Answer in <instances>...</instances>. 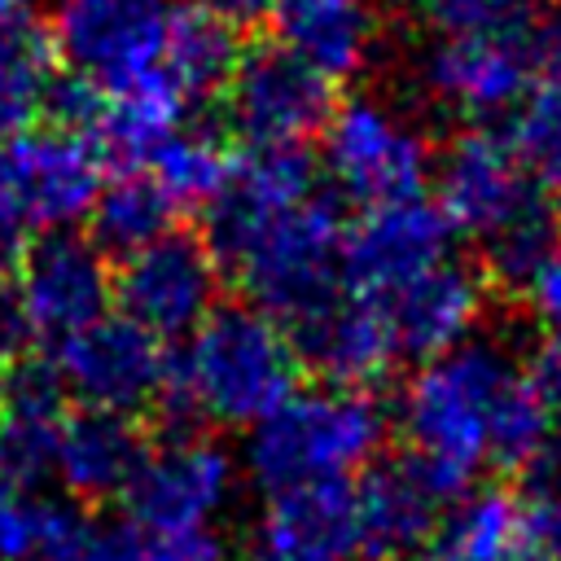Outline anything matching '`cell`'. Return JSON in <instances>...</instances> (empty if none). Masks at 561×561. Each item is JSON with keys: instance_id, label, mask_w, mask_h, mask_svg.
<instances>
[{"instance_id": "11", "label": "cell", "mask_w": 561, "mask_h": 561, "mask_svg": "<svg viewBox=\"0 0 561 561\" xmlns=\"http://www.w3.org/2000/svg\"><path fill=\"white\" fill-rule=\"evenodd\" d=\"M53 373L83 408L131 416L167 394L171 364L153 333L131 324L127 316L105 311L101 320L57 342Z\"/></svg>"}, {"instance_id": "19", "label": "cell", "mask_w": 561, "mask_h": 561, "mask_svg": "<svg viewBox=\"0 0 561 561\" xmlns=\"http://www.w3.org/2000/svg\"><path fill=\"white\" fill-rule=\"evenodd\" d=\"M289 337L294 351L333 386H368L399 359L381 307L359 294H337L324 311L289 329Z\"/></svg>"}, {"instance_id": "26", "label": "cell", "mask_w": 561, "mask_h": 561, "mask_svg": "<svg viewBox=\"0 0 561 561\" xmlns=\"http://www.w3.org/2000/svg\"><path fill=\"white\" fill-rule=\"evenodd\" d=\"M237 61H241V44L224 18H215L197 0L175 4L171 26H167V44H162V70L175 79V88L188 101L224 92Z\"/></svg>"}, {"instance_id": "38", "label": "cell", "mask_w": 561, "mask_h": 561, "mask_svg": "<svg viewBox=\"0 0 561 561\" xmlns=\"http://www.w3.org/2000/svg\"><path fill=\"white\" fill-rule=\"evenodd\" d=\"M535 39H539V66L561 70V0L548 4V18L543 26H535Z\"/></svg>"}, {"instance_id": "24", "label": "cell", "mask_w": 561, "mask_h": 561, "mask_svg": "<svg viewBox=\"0 0 561 561\" xmlns=\"http://www.w3.org/2000/svg\"><path fill=\"white\" fill-rule=\"evenodd\" d=\"M408 561H526L522 500L495 486L451 495Z\"/></svg>"}, {"instance_id": "13", "label": "cell", "mask_w": 561, "mask_h": 561, "mask_svg": "<svg viewBox=\"0 0 561 561\" xmlns=\"http://www.w3.org/2000/svg\"><path fill=\"white\" fill-rule=\"evenodd\" d=\"M224 92L228 123L250 149H302L333 114V83L280 44L241 53Z\"/></svg>"}, {"instance_id": "17", "label": "cell", "mask_w": 561, "mask_h": 561, "mask_svg": "<svg viewBox=\"0 0 561 561\" xmlns=\"http://www.w3.org/2000/svg\"><path fill=\"white\" fill-rule=\"evenodd\" d=\"M254 548L272 561H359L351 482H302L267 491Z\"/></svg>"}, {"instance_id": "35", "label": "cell", "mask_w": 561, "mask_h": 561, "mask_svg": "<svg viewBox=\"0 0 561 561\" xmlns=\"http://www.w3.org/2000/svg\"><path fill=\"white\" fill-rule=\"evenodd\" d=\"M430 18L443 31L517 26V22H535V0H434Z\"/></svg>"}, {"instance_id": "31", "label": "cell", "mask_w": 561, "mask_h": 561, "mask_svg": "<svg viewBox=\"0 0 561 561\" xmlns=\"http://www.w3.org/2000/svg\"><path fill=\"white\" fill-rule=\"evenodd\" d=\"M61 504L44 500L35 486H0V561H35L48 543Z\"/></svg>"}, {"instance_id": "20", "label": "cell", "mask_w": 561, "mask_h": 561, "mask_svg": "<svg viewBox=\"0 0 561 561\" xmlns=\"http://www.w3.org/2000/svg\"><path fill=\"white\" fill-rule=\"evenodd\" d=\"M66 386L53 364H13L0 381V482L35 486L53 473V447L66 421Z\"/></svg>"}, {"instance_id": "40", "label": "cell", "mask_w": 561, "mask_h": 561, "mask_svg": "<svg viewBox=\"0 0 561 561\" xmlns=\"http://www.w3.org/2000/svg\"><path fill=\"white\" fill-rule=\"evenodd\" d=\"M0 224L18 228L13 210H9V131H0ZM22 232V228H18Z\"/></svg>"}, {"instance_id": "18", "label": "cell", "mask_w": 561, "mask_h": 561, "mask_svg": "<svg viewBox=\"0 0 561 561\" xmlns=\"http://www.w3.org/2000/svg\"><path fill=\"white\" fill-rule=\"evenodd\" d=\"M355 495V539L359 561H408L438 517V504L451 500L416 460L373 465Z\"/></svg>"}, {"instance_id": "15", "label": "cell", "mask_w": 561, "mask_h": 561, "mask_svg": "<svg viewBox=\"0 0 561 561\" xmlns=\"http://www.w3.org/2000/svg\"><path fill=\"white\" fill-rule=\"evenodd\" d=\"M451 224L425 197L364 206L342 232V285L359 298H386L416 272L451 254Z\"/></svg>"}, {"instance_id": "8", "label": "cell", "mask_w": 561, "mask_h": 561, "mask_svg": "<svg viewBox=\"0 0 561 561\" xmlns=\"http://www.w3.org/2000/svg\"><path fill=\"white\" fill-rule=\"evenodd\" d=\"M539 75L535 22L443 31L421 61V79L434 101L465 118L513 114Z\"/></svg>"}, {"instance_id": "4", "label": "cell", "mask_w": 561, "mask_h": 561, "mask_svg": "<svg viewBox=\"0 0 561 561\" xmlns=\"http://www.w3.org/2000/svg\"><path fill=\"white\" fill-rule=\"evenodd\" d=\"M386 443V412L364 386H307L250 425L245 469L263 491L346 482Z\"/></svg>"}, {"instance_id": "32", "label": "cell", "mask_w": 561, "mask_h": 561, "mask_svg": "<svg viewBox=\"0 0 561 561\" xmlns=\"http://www.w3.org/2000/svg\"><path fill=\"white\" fill-rule=\"evenodd\" d=\"M552 215H539V219H526V224H513L504 228L500 237L482 241L486 250V276L504 289H526V280L535 276V267L543 263V254L552 250Z\"/></svg>"}, {"instance_id": "22", "label": "cell", "mask_w": 561, "mask_h": 561, "mask_svg": "<svg viewBox=\"0 0 561 561\" xmlns=\"http://www.w3.org/2000/svg\"><path fill=\"white\" fill-rule=\"evenodd\" d=\"M184 110L188 96L175 88V79L158 66L114 92H101L96 118L88 127V140L96 145V153L123 171H136L149 162V153L175 131L184 127Z\"/></svg>"}, {"instance_id": "34", "label": "cell", "mask_w": 561, "mask_h": 561, "mask_svg": "<svg viewBox=\"0 0 561 561\" xmlns=\"http://www.w3.org/2000/svg\"><path fill=\"white\" fill-rule=\"evenodd\" d=\"M131 561H232L219 526H127Z\"/></svg>"}, {"instance_id": "36", "label": "cell", "mask_w": 561, "mask_h": 561, "mask_svg": "<svg viewBox=\"0 0 561 561\" xmlns=\"http://www.w3.org/2000/svg\"><path fill=\"white\" fill-rule=\"evenodd\" d=\"M526 561H561V478H548L530 500H522Z\"/></svg>"}, {"instance_id": "39", "label": "cell", "mask_w": 561, "mask_h": 561, "mask_svg": "<svg viewBox=\"0 0 561 561\" xmlns=\"http://www.w3.org/2000/svg\"><path fill=\"white\" fill-rule=\"evenodd\" d=\"M26 337H31V333H26V324H22L18 307H13V298L0 294V351H18Z\"/></svg>"}, {"instance_id": "9", "label": "cell", "mask_w": 561, "mask_h": 561, "mask_svg": "<svg viewBox=\"0 0 561 561\" xmlns=\"http://www.w3.org/2000/svg\"><path fill=\"white\" fill-rule=\"evenodd\" d=\"M13 267L18 280L9 298L31 337L61 342L101 320L114 302V272L105 263V250L70 228L44 232L39 241L22 245Z\"/></svg>"}, {"instance_id": "42", "label": "cell", "mask_w": 561, "mask_h": 561, "mask_svg": "<svg viewBox=\"0 0 561 561\" xmlns=\"http://www.w3.org/2000/svg\"><path fill=\"white\" fill-rule=\"evenodd\" d=\"M31 9H35V0H0V26L31 18Z\"/></svg>"}, {"instance_id": "28", "label": "cell", "mask_w": 561, "mask_h": 561, "mask_svg": "<svg viewBox=\"0 0 561 561\" xmlns=\"http://www.w3.org/2000/svg\"><path fill=\"white\" fill-rule=\"evenodd\" d=\"M171 219H175V206L140 171H123L114 184H101V193L88 210L92 241L101 250H118V254H131V250L158 241L162 232H171Z\"/></svg>"}, {"instance_id": "23", "label": "cell", "mask_w": 561, "mask_h": 561, "mask_svg": "<svg viewBox=\"0 0 561 561\" xmlns=\"http://www.w3.org/2000/svg\"><path fill=\"white\" fill-rule=\"evenodd\" d=\"M140 451L145 443L131 416L83 408L79 416L61 421V434L53 447V478L79 500H110V495H123V486L131 482Z\"/></svg>"}, {"instance_id": "29", "label": "cell", "mask_w": 561, "mask_h": 561, "mask_svg": "<svg viewBox=\"0 0 561 561\" xmlns=\"http://www.w3.org/2000/svg\"><path fill=\"white\" fill-rule=\"evenodd\" d=\"M526 307L535 316L539 329V386L543 399L552 408V456L561 460V241H552V250L543 254V263L535 267V276L526 280Z\"/></svg>"}, {"instance_id": "7", "label": "cell", "mask_w": 561, "mask_h": 561, "mask_svg": "<svg viewBox=\"0 0 561 561\" xmlns=\"http://www.w3.org/2000/svg\"><path fill=\"white\" fill-rule=\"evenodd\" d=\"M175 0H57L53 53L57 61L114 92L162 66V44Z\"/></svg>"}, {"instance_id": "33", "label": "cell", "mask_w": 561, "mask_h": 561, "mask_svg": "<svg viewBox=\"0 0 561 561\" xmlns=\"http://www.w3.org/2000/svg\"><path fill=\"white\" fill-rule=\"evenodd\" d=\"M35 561H131V535L127 526H101V522H88L61 508Z\"/></svg>"}, {"instance_id": "27", "label": "cell", "mask_w": 561, "mask_h": 561, "mask_svg": "<svg viewBox=\"0 0 561 561\" xmlns=\"http://www.w3.org/2000/svg\"><path fill=\"white\" fill-rule=\"evenodd\" d=\"M53 83H57L53 39L26 18L0 26V131L31 127L44 114Z\"/></svg>"}, {"instance_id": "16", "label": "cell", "mask_w": 561, "mask_h": 561, "mask_svg": "<svg viewBox=\"0 0 561 561\" xmlns=\"http://www.w3.org/2000/svg\"><path fill=\"white\" fill-rule=\"evenodd\" d=\"M373 302L386 316L394 351L412 359H430L478 333V320L486 311V280L482 272L447 254Z\"/></svg>"}, {"instance_id": "25", "label": "cell", "mask_w": 561, "mask_h": 561, "mask_svg": "<svg viewBox=\"0 0 561 561\" xmlns=\"http://www.w3.org/2000/svg\"><path fill=\"white\" fill-rule=\"evenodd\" d=\"M232 149L202 127H175L145 162V175L175 210H210L232 184Z\"/></svg>"}, {"instance_id": "21", "label": "cell", "mask_w": 561, "mask_h": 561, "mask_svg": "<svg viewBox=\"0 0 561 561\" xmlns=\"http://www.w3.org/2000/svg\"><path fill=\"white\" fill-rule=\"evenodd\" d=\"M272 22L280 48H289L329 83L355 79L377 44L373 0H276Z\"/></svg>"}, {"instance_id": "30", "label": "cell", "mask_w": 561, "mask_h": 561, "mask_svg": "<svg viewBox=\"0 0 561 561\" xmlns=\"http://www.w3.org/2000/svg\"><path fill=\"white\" fill-rule=\"evenodd\" d=\"M508 136L543 184L561 171V70L539 66L530 92L513 110Z\"/></svg>"}, {"instance_id": "43", "label": "cell", "mask_w": 561, "mask_h": 561, "mask_svg": "<svg viewBox=\"0 0 561 561\" xmlns=\"http://www.w3.org/2000/svg\"><path fill=\"white\" fill-rule=\"evenodd\" d=\"M548 184H552V215L561 219V171H557V175H552Z\"/></svg>"}, {"instance_id": "12", "label": "cell", "mask_w": 561, "mask_h": 561, "mask_svg": "<svg viewBox=\"0 0 561 561\" xmlns=\"http://www.w3.org/2000/svg\"><path fill=\"white\" fill-rule=\"evenodd\" d=\"M237 491V460L210 434H167L145 447L123 504L131 526H219Z\"/></svg>"}, {"instance_id": "6", "label": "cell", "mask_w": 561, "mask_h": 561, "mask_svg": "<svg viewBox=\"0 0 561 561\" xmlns=\"http://www.w3.org/2000/svg\"><path fill=\"white\" fill-rule=\"evenodd\" d=\"M324 171L342 197L359 206L421 197L434 171L425 136L373 96H351L333 105L324 131Z\"/></svg>"}, {"instance_id": "1", "label": "cell", "mask_w": 561, "mask_h": 561, "mask_svg": "<svg viewBox=\"0 0 561 561\" xmlns=\"http://www.w3.org/2000/svg\"><path fill=\"white\" fill-rule=\"evenodd\" d=\"M342 210L320 193L307 149H254L237 158L232 184L206 210V245L245 298L298 329L342 285Z\"/></svg>"}, {"instance_id": "14", "label": "cell", "mask_w": 561, "mask_h": 561, "mask_svg": "<svg viewBox=\"0 0 561 561\" xmlns=\"http://www.w3.org/2000/svg\"><path fill=\"white\" fill-rule=\"evenodd\" d=\"M105 184V158L83 131L22 127L9 131V210L18 228L61 232L88 219Z\"/></svg>"}, {"instance_id": "44", "label": "cell", "mask_w": 561, "mask_h": 561, "mask_svg": "<svg viewBox=\"0 0 561 561\" xmlns=\"http://www.w3.org/2000/svg\"><path fill=\"white\" fill-rule=\"evenodd\" d=\"M394 4H399V9H421V13H430L434 0H394Z\"/></svg>"}, {"instance_id": "3", "label": "cell", "mask_w": 561, "mask_h": 561, "mask_svg": "<svg viewBox=\"0 0 561 561\" xmlns=\"http://www.w3.org/2000/svg\"><path fill=\"white\" fill-rule=\"evenodd\" d=\"M298 390V351L280 320L254 302L215 307L171 364L167 394L215 425H259Z\"/></svg>"}, {"instance_id": "10", "label": "cell", "mask_w": 561, "mask_h": 561, "mask_svg": "<svg viewBox=\"0 0 561 561\" xmlns=\"http://www.w3.org/2000/svg\"><path fill=\"white\" fill-rule=\"evenodd\" d=\"M114 298L123 307L118 316L158 342L188 337L219 307V263L202 237L171 228L158 241L123 254V267L114 272Z\"/></svg>"}, {"instance_id": "2", "label": "cell", "mask_w": 561, "mask_h": 561, "mask_svg": "<svg viewBox=\"0 0 561 561\" xmlns=\"http://www.w3.org/2000/svg\"><path fill=\"white\" fill-rule=\"evenodd\" d=\"M408 460L447 495L486 465L530 469L552 456V408L539 377L500 337H465L412 373L399 399Z\"/></svg>"}, {"instance_id": "45", "label": "cell", "mask_w": 561, "mask_h": 561, "mask_svg": "<svg viewBox=\"0 0 561 561\" xmlns=\"http://www.w3.org/2000/svg\"><path fill=\"white\" fill-rule=\"evenodd\" d=\"M245 561H272V557H263L259 548H250V557H245Z\"/></svg>"}, {"instance_id": "37", "label": "cell", "mask_w": 561, "mask_h": 561, "mask_svg": "<svg viewBox=\"0 0 561 561\" xmlns=\"http://www.w3.org/2000/svg\"><path fill=\"white\" fill-rule=\"evenodd\" d=\"M197 4L210 9L215 18H224L232 31H250V26H259V22L272 18V4L276 0H197Z\"/></svg>"}, {"instance_id": "41", "label": "cell", "mask_w": 561, "mask_h": 561, "mask_svg": "<svg viewBox=\"0 0 561 561\" xmlns=\"http://www.w3.org/2000/svg\"><path fill=\"white\" fill-rule=\"evenodd\" d=\"M18 254H22V232H18V228H9V224H0V272H4V267H13V263H18Z\"/></svg>"}, {"instance_id": "5", "label": "cell", "mask_w": 561, "mask_h": 561, "mask_svg": "<svg viewBox=\"0 0 561 561\" xmlns=\"http://www.w3.org/2000/svg\"><path fill=\"white\" fill-rule=\"evenodd\" d=\"M438 210L451 232L491 241L513 224L552 215L543 180L517 153L513 136L500 127H465L430 171Z\"/></svg>"}]
</instances>
